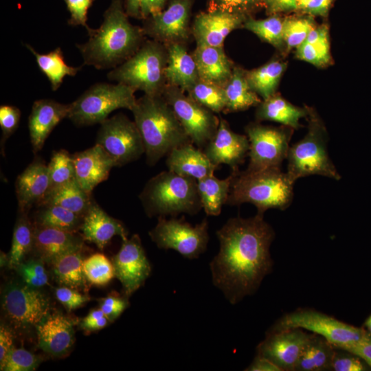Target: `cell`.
Listing matches in <instances>:
<instances>
[{
  "mask_svg": "<svg viewBox=\"0 0 371 371\" xmlns=\"http://www.w3.org/2000/svg\"><path fill=\"white\" fill-rule=\"evenodd\" d=\"M263 215L231 218L216 231L220 247L210 263L212 282L232 304L254 294L272 271L275 232Z\"/></svg>",
  "mask_w": 371,
  "mask_h": 371,
  "instance_id": "obj_1",
  "label": "cell"
},
{
  "mask_svg": "<svg viewBox=\"0 0 371 371\" xmlns=\"http://www.w3.org/2000/svg\"><path fill=\"white\" fill-rule=\"evenodd\" d=\"M143 29L128 21L120 0H115L88 41L77 45L84 64L98 69H113L130 58L144 43Z\"/></svg>",
  "mask_w": 371,
  "mask_h": 371,
  "instance_id": "obj_2",
  "label": "cell"
},
{
  "mask_svg": "<svg viewBox=\"0 0 371 371\" xmlns=\"http://www.w3.org/2000/svg\"><path fill=\"white\" fill-rule=\"evenodd\" d=\"M131 111L148 165L154 166L174 148L192 142L162 94H144L137 99Z\"/></svg>",
  "mask_w": 371,
  "mask_h": 371,
  "instance_id": "obj_3",
  "label": "cell"
},
{
  "mask_svg": "<svg viewBox=\"0 0 371 371\" xmlns=\"http://www.w3.org/2000/svg\"><path fill=\"white\" fill-rule=\"evenodd\" d=\"M232 172L234 178L227 204L250 203L260 214L271 208L284 210L291 204L294 182L280 168L242 172L237 169Z\"/></svg>",
  "mask_w": 371,
  "mask_h": 371,
  "instance_id": "obj_4",
  "label": "cell"
},
{
  "mask_svg": "<svg viewBox=\"0 0 371 371\" xmlns=\"http://www.w3.org/2000/svg\"><path fill=\"white\" fill-rule=\"evenodd\" d=\"M139 197L148 216L195 214L202 208L197 181L169 170L148 180Z\"/></svg>",
  "mask_w": 371,
  "mask_h": 371,
  "instance_id": "obj_5",
  "label": "cell"
},
{
  "mask_svg": "<svg viewBox=\"0 0 371 371\" xmlns=\"http://www.w3.org/2000/svg\"><path fill=\"white\" fill-rule=\"evenodd\" d=\"M167 47L154 41L144 42L127 60L108 74L110 80L140 90L146 95L162 94L166 80Z\"/></svg>",
  "mask_w": 371,
  "mask_h": 371,
  "instance_id": "obj_6",
  "label": "cell"
},
{
  "mask_svg": "<svg viewBox=\"0 0 371 371\" xmlns=\"http://www.w3.org/2000/svg\"><path fill=\"white\" fill-rule=\"evenodd\" d=\"M307 111L308 132L302 139L290 146L286 174L293 182L313 175L339 180L341 176L328 154L325 126L312 109Z\"/></svg>",
  "mask_w": 371,
  "mask_h": 371,
  "instance_id": "obj_7",
  "label": "cell"
},
{
  "mask_svg": "<svg viewBox=\"0 0 371 371\" xmlns=\"http://www.w3.org/2000/svg\"><path fill=\"white\" fill-rule=\"evenodd\" d=\"M135 91L122 83H96L70 103L67 118L78 126L100 124L117 109L131 111L137 101Z\"/></svg>",
  "mask_w": 371,
  "mask_h": 371,
  "instance_id": "obj_8",
  "label": "cell"
},
{
  "mask_svg": "<svg viewBox=\"0 0 371 371\" xmlns=\"http://www.w3.org/2000/svg\"><path fill=\"white\" fill-rule=\"evenodd\" d=\"M273 327L306 330L324 337L335 348L341 349L359 342L369 334L362 328L313 309H299L286 314Z\"/></svg>",
  "mask_w": 371,
  "mask_h": 371,
  "instance_id": "obj_9",
  "label": "cell"
},
{
  "mask_svg": "<svg viewBox=\"0 0 371 371\" xmlns=\"http://www.w3.org/2000/svg\"><path fill=\"white\" fill-rule=\"evenodd\" d=\"M151 240L160 249H174L184 258H197L207 248L208 222L192 225L183 218L159 216L155 227L149 232Z\"/></svg>",
  "mask_w": 371,
  "mask_h": 371,
  "instance_id": "obj_10",
  "label": "cell"
},
{
  "mask_svg": "<svg viewBox=\"0 0 371 371\" xmlns=\"http://www.w3.org/2000/svg\"><path fill=\"white\" fill-rule=\"evenodd\" d=\"M162 95L191 142L203 149L216 134L220 119L177 87L166 85Z\"/></svg>",
  "mask_w": 371,
  "mask_h": 371,
  "instance_id": "obj_11",
  "label": "cell"
},
{
  "mask_svg": "<svg viewBox=\"0 0 371 371\" xmlns=\"http://www.w3.org/2000/svg\"><path fill=\"white\" fill-rule=\"evenodd\" d=\"M95 144L111 156L116 166L134 161L145 153L144 143L135 122L122 113L116 114L100 123Z\"/></svg>",
  "mask_w": 371,
  "mask_h": 371,
  "instance_id": "obj_12",
  "label": "cell"
},
{
  "mask_svg": "<svg viewBox=\"0 0 371 371\" xmlns=\"http://www.w3.org/2000/svg\"><path fill=\"white\" fill-rule=\"evenodd\" d=\"M292 128L272 127L259 124H249L245 132L249 142L247 168L256 171L271 168H280L287 157Z\"/></svg>",
  "mask_w": 371,
  "mask_h": 371,
  "instance_id": "obj_13",
  "label": "cell"
},
{
  "mask_svg": "<svg viewBox=\"0 0 371 371\" xmlns=\"http://www.w3.org/2000/svg\"><path fill=\"white\" fill-rule=\"evenodd\" d=\"M2 307L13 324L27 328L36 327L49 315L50 304L48 297L38 288L12 282L3 291Z\"/></svg>",
  "mask_w": 371,
  "mask_h": 371,
  "instance_id": "obj_14",
  "label": "cell"
},
{
  "mask_svg": "<svg viewBox=\"0 0 371 371\" xmlns=\"http://www.w3.org/2000/svg\"><path fill=\"white\" fill-rule=\"evenodd\" d=\"M311 336L297 328L273 327L257 346V355L270 360L282 371L295 370Z\"/></svg>",
  "mask_w": 371,
  "mask_h": 371,
  "instance_id": "obj_15",
  "label": "cell"
},
{
  "mask_svg": "<svg viewBox=\"0 0 371 371\" xmlns=\"http://www.w3.org/2000/svg\"><path fill=\"white\" fill-rule=\"evenodd\" d=\"M115 277L120 281L124 293L129 297L144 285L151 272V266L137 234L123 240L112 258Z\"/></svg>",
  "mask_w": 371,
  "mask_h": 371,
  "instance_id": "obj_16",
  "label": "cell"
},
{
  "mask_svg": "<svg viewBox=\"0 0 371 371\" xmlns=\"http://www.w3.org/2000/svg\"><path fill=\"white\" fill-rule=\"evenodd\" d=\"M190 8V0H172L167 9L150 17L144 34L166 46L182 43L189 34Z\"/></svg>",
  "mask_w": 371,
  "mask_h": 371,
  "instance_id": "obj_17",
  "label": "cell"
},
{
  "mask_svg": "<svg viewBox=\"0 0 371 371\" xmlns=\"http://www.w3.org/2000/svg\"><path fill=\"white\" fill-rule=\"evenodd\" d=\"M249 149L247 136L234 132L227 122L220 117L216 134L203 151L214 165L226 164L234 170L243 163Z\"/></svg>",
  "mask_w": 371,
  "mask_h": 371,
  "instance_id": "obj_18",
  "label": "cell"
},
{
  "mask_svg": "<svg viewBox=\"0 0 371 371\" xmlns=\"http://www.w3.org/2000/svg\"><path fill=\"white\" fill-rule=\"evenodd\" d=\"M247 16L222 11L201 12L194 19L192 34L196 44L223 47L226 37L243 27Z\"/></svg>",
  "mask_w": 371,
  "mask_h": 371,
  "instance_id": "obj_19",
  "label": "cell"
},
{
  "mask_svg": "<svg viewBox=\"0 0 371 371\" xmlns=\"http://www.w3.org/2000/svg\"><path fill=\"white\" fill-rule=\"evenodd\" d=\"M71 156L76 180L89 194L99 183L107 179L111 170L116 166L111 156L97 144Z\"/></svg>",
  "mask_w": 371,
  "mask_h": 371,
  "instance_id": "obj_20",
  "label": "cell"
},
{
  "mask_svg": "<svg viewBox=\"0 0 371 371\" xmlns=\"http://www.w3.org/2000/svg\"><path fill=\"white\" fill-rule=\"evenodd\" d=\"M70 104H63L51 99L36 100L28 119L30 143L34 153L41 150L45 140L58 124L67 117Z\"/></svg>",
  "mask_w": 371,
  "mask_h": 371,
  "instance_id": "obj_21",
  "label": "cell"
},
{
  "mask_svg": "<svg viewBox=\"0 0 371 371\" xmlns=\"http://www.w3.org/2000/svg\"><path fill=\"white\" fill-rule=\"evenodd\" d=\"M84 241L77 232L36 225L32 251L38 258L51 263L63 254L82 249Z\"/></svg>",
  "mask_w": 371,
  "mask_h": 371,
  "instance_id": "obj_22",
  "label": "cell"
},
{
  "mask_svg": "<svg viewBox=\"0 0 371 371\" xmlns=\"http://www.w3.org/2000/svg\"><path fill=\"white\" fill-rule=\"evenodd\" d=\"M36 328L39 347L52 356L67 354L74 343V323L61 314L47 315Z\"/></svg>",
  "mask_w": 371,
  "mask_h": 371,
  "instance_id": "obj_23",
  "label": "cell"
},
{
  "mask_svg": "<svg viewBox=\"0 0 371 371\" xmlns=\"http://www.w3.org/2000/svg\"><path fill=\"white\" fill-rule=\"evenodd\" d=\"M49 187L47 165L41 159H35L17 177L15 183L19 210H28L38 204Z\"/></svg>",
  "mask_w": 371,
  "mask_h": 371,
  "instance_id": "obj_24",
  "label": "cell"
},
{
  "mask_svg": "<svg viewBox=\"0 0 371 371\" xmlns=\"http://www.w3.org/2000/svg\"><path fill=\"white\" fill-rule=\"evenodd\" d=\"M80 230L85 240L94 243L100 249L115 236H120L122 240L127 239L124 225L107 214L94 200L83 217Z\"/></svg>",
  "mask_w": 371,
  "mask_h": 371,
  "instance_id": "obj_25",
  "label": "cell"
},
{
  "mask_svg": "<svg viewBox=\"0 0 371 371\" xmlns=\"http://www.w3.org/2000/svg\"><path fill=\"white\" fill-rule=\"evenodd\" d=\"M166 163L169 170L196 181L214 174L218 168L192 142L172 150L167 155Z\"/></svg>",
  "mask_w": 371,
  "mask_h": 371,
  "instance_id": "obj_26",
  "label": "cell"
},
{
  "mask_svg": "<svg viewBox=\"0 0 371 371\" xmlns=\"http://www.w3.org/2000/svg\"><path fill=\"white\" fill-rule=\"evenodd\" d=\"M200 79L224 87L234 66L225 53L223 47L196 44L192 54Z\"/></svg>",
  "mask_w": 371,
  "mask_h": 371,
  "instance_id": "obj_27",
  "label": "cell"
},
{
  "mask_svg": "<svg viewBox=\"0 0 371 371\" xmlns=\"http://www.w3.org/2000/svg\"><path fill=\"white\" fill-rule=\"evenodd\" d=\"M166 47L168 57L164 70L166 85L187 92L200 79L194 58L183 43H172Z\"/></svg>",
  "mask_w": 371,
  "mask_h": 371,
  "instance_id": "obj_28",
  "label": "cell"
},
{
  "mask_svg": "<svg viewBox=\"0 0 371 371\" xmlns=\"http://www.w3.org/2000/svg\"><path fill=\"white\" fill-rule=\"evenodd\" d=\"M307 115V109L294 106L276 93L262 101L256 112L258 120L276 122L292 128H298L300 126V119Z\"/></svg>",
  "mask_w": 371,
  "mask_h": 371,
  "instance_id": "obj_29",
  "label": "cell"
},
{
  "mask_svg": "<svg viewBox=\"0 0 371 371\" xmlns=\"http://www.w3.org/2000/svg\"><path fill=\"white\" fill-rule=\"evenodd\" d=\"M225 113L243 111L258 106L261 102L259 95L250 87L245 71L234 67L232 74L225 85Z\"/></svg>",
  "mask_w": 371,
  "mask_h": 371,
  "instance_id": "obj_30",
  "label": "cell"
},
{
  "mask_svg": "<svg viewBox=\"0 0 371 371\" xmlns=\"http://www.w3.org/2000/svg\"><path fill=\"white\" fill-rule=\"evenodd\" d=\"M93 199L74 180L47 193L38 204L56 205L84 217Z\"/></svg>",
  "mask_w": 371,
  "mask_h": 371,
  "instance_id": "obj_31",
  "label": "cell"
},
{
  "mask_svg": "<svg viewBox=\"0 0 371 371\" xmlns=\"http://www.w3.org/2000/svg\"><path fill=\"white\" fill-rule=\"evenodd\" d=\"M234 172L227 178L220 179L214 174L197 181L198 192L202 208L208 216H218L223 205L227 203Z\"/></svg>",
  "mask_w": 371,
  "mask_h": 371,
  "instance_id": "obj_32",
  "label": "cell"
},
{
  "mask_svg": "<svg viewBox=\"0 0 371 371\" xmlns=\"http://www.w3.org/2000/svg\"><path fill=\"white\" fill-rule=\"evenodd\" d=\"M82 250L63 254L50 264L57 282L63 286L77 290L87 291V281L83 271L84 258Z\"/></svg>",
  "mask_w": 371,
  "mask_h": 371,
  "instance_id": "obj_33",
  "label": "cell"
},
{
  "mask_svg": "<svg viewBox=\"0 0 371 371\" xmlns=\"http://www.w3.org/2000/svg\"><path fill=\"white\" fill-rule=\"evenodd\" d=\"M335 347L324 337L311 334L295 370L323 371L331 370Z\"/></svg>",
  "mask_w": 371,
  "mask_h": 371,
  "instance_id": "obj_34",
  "label": "cell"
},
{
  "mask_svg": "<svg viewBox=\"0 0 371 371\" xmlns=\"http://www.w3.org/2000/svg\"><path fill=\"white\" fill-rule=\"evenodd\" d=\"M26 47L34 56L38 67L49 80L53 91H56L62 85L65 76H74L81 69L80 67L68 65L60 47L47 54H40L31 45Z\"/></svg>",
  "mask_w": 371,
  "mask_h": 371,
  "instance_id": "obj_35",
  "label": "cell"
},
{
  "mask_svg": "<svg viewBox=\"0 0 371 371\" xmlns=\"http://www.w3.org/2000/svg\"><path fill=\"white\" fill-rule=\"evenodd\" d=\"M286 68V63L273 60L255 69L245 71V75L251 89L265 100L276 93Z\"/></svg>",
  "mask_w": 371,
  "mask_h": 371,
  "instance_id": "obj_36",
  "label": "cell"
},
{
  "mask_svg": "<svg viewBox=\"0 0 371 371\" xmlns=\"http://www.w3.org/2000/svg\"><path fill=\"white\" fill-rule=\"evenodd\" d=\"M19 211L8 254V266L11 268H16L21 263L29 252L32 251L34 245V227L28 218V210Z\"/></svg>",
  "mask_w": 371,
  "mask_h": 371,
  "instance_id": "obj_37",
  "label": "cell"
},
{
  "mask_svg": "<svg viewBox=\"0 0 371 371\" xmlns=\"http://www.w3.org/2000/svg\"><path fill=\"white\" fill-rule=\"evenodd\" d=\"M36 216V225L77 232L83 217L59 205H40Z\"/></svg>",
  "mask_w": 371,
  "mask_h": 371,
  "instance_id": "obj_38",
  "label": "cell"
},
{
  "mask_svg": "<svg viewBox=\"0 0 371 371\" xmlns=\"http://www.w3.org/2000/svg\"><path fill=\"white\" fill-rule=\"evenodd\" d=\"M283 19L277 14L264 19H254L248 17L243 24V27L253 32L261 40L282 49L284 46L282 36Z\"/></svg>",
  "mask_w": 371,
  "mask_h": 371,
  "instance_id": "obj_39",
  "label": "cell"
},
{
  "mask_svg": "<svg viewBox=\"0 0 371 371\" xmlns=\"http://www.w3.org/2000/svg\"><path fill=\"white\" fill-rule=\"evenodd\" d=\"M187 93L194 100L215 113L225 109L226 99L223 87L199 79Z\"/></svg>",
  "mask_w": 371,
  "mask_h": 371,
  "instance_id": "obj_40",
  "label": "cell"
},
{
  "mask_svg": "<svg viewBox=\"0 0 371 371\" xmlns=\"http://www.w3.org/2000/svg\"><path fill=\"white\" fill-rule=\"evenodd\" d=\"M47 167L49 187L47 194L76 180L72 156L65 150L54 152Z\"/></svg>",
  "mask_w": 371,
  "mask_h": 371,
  "instance_id": "obj_41",
  "label": "cell"
},
{
  "mask_svg": "<svg viewBox=\"0 0 371 371\" xmlns=\"http://www.w3.org/2000/svg\"><path fill=\"white\" fill-rule=\"evenodd\" d=\"M316 27L312 16H290L283 19L282 36L288 50L298 47Z\"/></svg>",
  "mask_w": 371,
  "mask_h": 371,
  "instance_id": "obj_42",
  "label": "cell"
},
{
  "mask_svg": "<svg viewBox=\"0 0 371 371\" xmlns=\"http://www.w3.org/2000/svg\"><path fill=\"white\" fill-rule=\"evenodd\" d=\"M83 271L91 285L103 286L115 276L113 262L102 254H94L84 260Z\"/></svg>",
  "mask_w": 371,
  "mask_h": 371,
  "instance_id": "obj_43",
  "label": "cell"
},
{
  "mask_svg": "<svg viewBox=\"0 0 371 371\" xmlns=\"http://www.w3.org/2000/svg\"><path fill=\"white\" fill-rule=\"evenodd\" d=\"M296 57L318 67L328 65L331 62L329 38L304 41L296 48Z\"/></svg>",
  "mask_w": 371,
  "mask_h": 371,
  "instance_id": "obj_44",
  "label": "cell"
},
{
  "mask_svg": "<svg viewBox=\"0 0 371 371\" xmlns=\"http://www.w3.org/2000/svg\"><path fill=\"white\" fill-rule=\"evenodd\" d=\"M42 259H32L23 261L15 269L21 276L23 282L34 287L40 288L48 283V273Z\"/></svg>",
  "mask_w": 371,
  "mask_h": 371,
  "instance_id": "obj_45",
  "label": "cell"
},
{
  "mask_svg": "<svg viewBox=\"0 0 371 371\" xmlns=\"http://www.w3.org/2000/svg\"><path fill=\"white\" fill-rule=\"evenodd\" d=\"M40 363L39 358L23 348L12 347L4 361L0 363L3 371H32Z\"/></svg>",
  "mask_w": 371,
  "mask_h": 371,
  "instance_id": "obj_46",
  "label": "cell"
},
{
  "mask_svg": "<svg viewBox=\"0 0 371 371\" xmlns=\"http://www.w3.org/2000/svg\"><path fill=\"white\" fill-rule=\"evenodd\" d=\"M264 7L262 0H207V11H222L247 16L256 9Z\"/></svg>",
  "mask_w": 371,
  "mask_h": 371,
  "instance_id": "obj_47",
  "label": "cell"
},
{
  "mask_svg": "<svg viewBox=\"0 0 371 371\" xmlns=\"http://www.w3.org/2000/svg\"><path fill=\"white\" fill-rule=\"evenodd\" d=\"M21 118V111L11 105L0 106V126L2 132L1 139V152L3 153L4 144L7 139L17 128Z\"/></svg>",
  "mask_w": 371,
  "mask_h": 371,
  "instance_id": "obj_48",
  "label": "cell"
},
{
  "mask_svg": "<svg viewBox=\"0 0 371 371\" xmlns=\"http://www.w3.org/2000/svg\"><path fill=\"white\" fill-rule=\"evenodd\" d=\"M128 296L113 291L99 300L100 308L109 322L115 320L128 306Z\"/></svg>",
  "mask_w": 371,
  "mask_h": 371,
  "instance_id": "obj_49",
  "label": "cell"
},
{
  "mask_svg": "<svg viewBox=\"0 0 371 371\" xmlns=\"http://www.w3.org/2000/svg\"><path fill=\"white\" fill-rule=\"evenodd\" d=\"M331 370L335 371H363L366 367L357 356L341 348H335Z\"/></svg>",
  "mask_w": 371,
  "mask_h": 371,
  "instance_id": "obj_50",
  "label": "cell"
},
{
  "mask_svg": "<svg viewBox=\"0 0 371 371\" xmlns=\"http://www.w3.org/2000/svg\"><path fill=\"white\" fill-rule=\"evenodd\" d=\"M71 14L68 23L71 25H82L90 34L93 29L87 23V11L94 0H64Z\"/></svg>",
  "mask_w": 371,
  "mask_h": 371,
  "instance_id": "obj_51",
  "label": "cell"
},
{
  "mask_svg": "<svg viewBox=\"0 0 371 371\" xmlns=\"http://www.w3.org/2000/svg\"><path fill=\"white\" fill-rule=\"evenodd\" d=\"M55 295L60 303L68 311L78 308L90 300L89 295L80 293L77 289L65 286L57 288Z\"/></svg>",
  "mask_w": 371,
  "mask_h": 371,
  "instance_id": "obj_52",
  "label": "cell"
},
{
  "mask_svg": "<svg viewBox=\"0 0 371 371\" xmlns=\"http://www.w3.org/2000/svg\"><path fill=\"white\" fill-rule=\"evenodd\" d=\"M343 350L357 356L371 367V335L370 333L359 342Z\"/></svg>",
  "mask_w": 371,
  "mask_h": 371,
  "instance_id": "obj_53",
  "label": "cell"
},
{
  "mask_svg": "<svg viewBox=\"0 0 371 371\" xmlns=\"http://www.w3.org/2000/svg\"><path fill=\"white\" fill-rule=\"evenodd\" d=\"M262 1L267 12L272 15L296 10V0H262Z\"/></svg>",
  "mask_w": 371,
  "mask_h": 371,
  "instance_id": "obj_54",
  "label": "cell"
},
{
  "mask_svg": "<svg viewBox=\"0 0 371 371\" xmlns=\"http://www.w3.org/2000/svg\"><path fill=\"white\" fill-rule=\"evenodd\" d=\"M333 0H311L302 12L311 16H326Z\"/></svg>",
  "mask_w": 371,
  "mask_h": 371,
  "instance_id": "obj_55",
  "label": "cell"
},
{
  "mask_svg": "<svg viewBox=\"0 0 371 371\" xmlns=\"http://www.w3.org/2000/svg\"><path fill=\"white\" fill-rule=\"evenodd\" d=\"M13 347V334L12 331L1 324L0 326V363H2Z\"/></svg>",
  "mask_w": 371,
  "mask_h": 371,
  "instance_id": "obj_56",
  "label": "cell"
},
{
  "mask_svg": "<svg viewBox=\"0 0 371 371\" xmlns=\"http://www.w3.org/2000/svg\"><path fill=\"white\" fill-rule=\"evenodd\" d=\"M166 0H142L140 15L143 19L153 16L162 11Z\"/></svg>",
  "mask_w": 371,
  "mask_h": 371,
  "instance_id": "obj_57",
  "label": "cell"
},
{
  "mask_svg": "<svg viewBox=\"0 0 371 371\" xmlns=\"http://www.w3.org/2000/svg\"><path fill=\"white\" fill-rule=\"evenodd\" d=\"M247 371H282L276 365L265 357L256 355L251 363L245 369Z\"/></svg>",
  "mask_w": 371,
  "mask_h": 371,
  "instance_id": "obj_58",
  "label": "cell"
},
{
  "mask_svg": "<svg viewBox=\"0 0 371 371\" xmlns=\"http://www.w3.org/2000/svg\"><path fill=\"white\" fill-rule=\"evenodd\" d=\"M109 320L106 317H104L98 320L87 322L80 323V328L85 331H95L104 328L108 324Z\"/></svg>",
  "mask_w": 371,
  "mask_h": 371,
  "instance_id": "obj_59",
  "label": "cell"
},
{
  "mask_svg": "<svg viewBox=\"0 0 371 371\" xmlns=\"http://www.w3.org/2000/svg\"><path fill=\"white\" fill-rule=\"evenodd\" d=\"M142 0H126L127 14L134 17H141L140 4Z\"/></svg>",
  "mask_w": 371,
  "mask_h": 371,
  "instance_id": "obj_60",
  "label": "cell"
},
{
  "mask_svg": "<svg viewBox=\"0 0 371 371\" xmlns=\"http://www.w3.org/2000/svg\"><path fill=\"white\" fill-rule=\"evenodd\" d=\"M104 317H106V315H104V313L100 308L93 309L91 311L88 313V315L82 319L81 322L82 323L91 322L98 320Z\"/></svg>",
  "mask_w": 371,
  "mask_h": 371,
  "instance_id": "obj_61",
  "label": "cell"
},
{
  "mask_svg": "<svg viewBox=\"0 0 371 371\" xmlns=\"http://www.w3.org/2000/svg\"><path fill=\"white\" fill-rule=\"evenodd\" d=\"M9 263V256L6 254H5L3 251H1V257H0V265L1 267H3L6 265H8Z\"/></svg>",
  "mask_w": 371,
  "mask_h": 371,
  "instance_id": "obj_62",
  "label": "cell"
},
{
  "mask_svg": "<svg viewBox=\"0 0 371 371\" xmlns=\"http://www.w3.org/2000/svg\"><path fill=\"white\" fill-rule=\"evenodd\" d=\"M311 0H296V10L302 11Z\"/></svg>",
  "mask_w": 371,
  "mask_h": 371,
  "instance_id": "obj_63",
  "label": "cell"
},
{
  "mask_svg": "<svg viewBox=\"0 0 371 371\" xmlns=\"http://www.w3.org/2000/svg\"><path fill=\"white\" fill-rule=\"evenodd\" d=\"M364 326L366 330L371 335V315L366 320Z\"/></svg>",
  "mask_w": 371,
  "mask_h": 371,
  "instance_id": "obj_64",
  "label": "cell"
}]
</instances>
